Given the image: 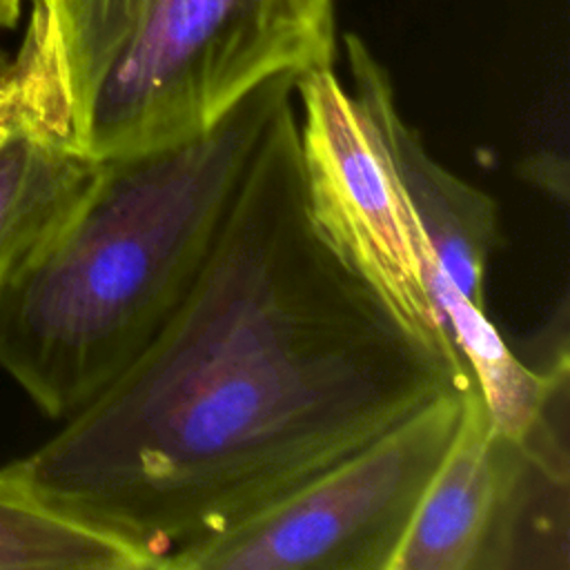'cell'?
<instances>
[{"label":"cell","mask_w":570,"mask_h":570,"mask_svg":"<svg viewBox=\"0 0 570 570\" xmlns=\"http://www.w3.org/2000/svg\"><path fill=\"white\" fill-rule=\"evenodd\" d=\"M523 503V445L492 428L479 387L470 383L456 434L390 570L512 568Z\"/></svg>","instance_id":"8992f818"},{"label":"cell","mask_w":570,"mask_h":570,"mask_svg":"<svg viewBox=\"0 0 570 570\" xmlns=\"http://www.w3.org/2000/svg\"><path fill=\"white\" fill-rule=\"evenodd\" d=\"M20 111H22V102L18 96V87L4 65L0 69V142L9 136Z\"/></svg>","instance_id":"30bf717a"},{"label":"cell","mask_w":570,"mask_h":570,"mask_svg":"<svg viewBox=\"0 0 570 570\" xmlns=\"http://www.w3.org/2000/svg\"><path fill=\"white\" fill-rule=\"evenodd\" d=\"M22 13V0H0V38L2 33L16 29ZM9 56L0 47V69L7 65Z\"/></svg>","instance_id":"8fae6325"},{"label":"cell","mask_w":570,"mask_h":570,"mask_svg":"<svg viewBox=\"0 0 570 570\" xmlns=\"http://www.w3.org/2000/svg\"><path fill=\"white\" fill-rule=\"evenodd\" d=\"M443 394L307 483L158 570H390L461 419Z\"/></svg>","instance_id":"5b68a950"},{"label":"cell","mask_w":570,"mask_h":570,"mask_svg":"<svg viewBox=\"0 0 570 570\" xmlns=\"http://www.w3.org/2000/svg\"><path fill=\"white\" fill-rule=\"evenodd\" d=\"M283 73L209 131L100 163L60 229L0 289V370L65 421L160 332L205 267L281 109Z\"/></svg>","instance_id":"7a4b0ae2"},{"label":"cell","mask_w":570,"mask_h":570,"mask_svg":"<svg viewBox=\"0 0 570 570\" xmlns=\"http://www.w3.org/2000/svg\"><path fill=\"white\" fill-rule=\"evenodd\" d=\"M22 116L91 163L187 142L263 82L334 69L336 0H29Z\"/></svg>","instance_id":"3957f363"},{"label":"cell","mask_w":570,"mask_h":570,"mask_svg":"<svg viewBox=\"0 0 570 570\" xmlns=\"http://www.w3.org/2000/svg\"><path fill=\"white\" fill-rule=\"evenodd\" d=\"M100 163L76 156L24 120L0 142V289L71 216Z\"/></svg>","instance_id":"ba28073f"},{"label":"cell","mask_w":570,"mask_h":570,"mask_svg":"<svg viewBox=\"0 0 570 570\" xmlns=\"http://www.w3.org/2000/svg\"><path fill=\"white\" fill-rule=\"evenodd\" d=\"M298 142L316 223L428 345L481 385L505 383L519 365L488 318L443 274L405 203L358 98L334 69L296 78Z\"/></svg>","instance_id":"277c9868"},{"label":"cell","mask_w":570,"mask_h":570,"mask_svg":"<svg viewBox=\"0 0 570 570\" xmlns=\"http://www.w3.org/2000/svg\"><path fill=\"white\" fill-rule=\"evenodd\" d=\"M470 383L316 223L294 96L169 321L2 468L158 570Z\"/></svg>","instance_id":"6da1fadb"},{"label":"cell","mask_w":570,"mask_h":570,"mask_svg":"<svg viewBox=\"0 0 570 570\" xmlns=\"http://www.w3.org/2000/svg\"><path fill=\"white\" fill-rule=\"evenodd\" d=\"M0 570H151V566L120 539L49 508L0 468Z\"/></svg>","instance_id":"9c48e42d"},{"label":"cell","mask_w":570,"mask_h":570,"mask_svg":"<svg viewBox=\"0 0 570 570\" xmlns=\"http://www.w3.org/2000/svg\"><path fill=\"white\" fill-rule=\"evenodd\" d=\"M343 45L350 89L443 274L468 301L485 307V276L499 240L497 203L432 158L403 120L392 78L370 47L356 33H345Z\"/></svg>","instance_id":"52a82bcc"}]
</instances>
